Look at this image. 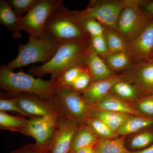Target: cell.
<instances>
[{
  "instance_id": "35",
  "label": "cell",
  "mask_w": 153,
  "mask_h": 153,
  "mask_svg": "<svg viewBox=\"0 0 153 153\" xmlns=\"http://www.w3.org/2000/svg\"><path fill=\"white\" fill-rule=\"evenodd\" d=\"M47 147L41 148L37 144L26 145L12 153H47Z\"/></svg>"
},
{
  "instance_id": "21",
  "label": "cell",
  "mask_w": 153,
  "mask_h": 153,
  "mask_svg": "<svg viewBox=\"0 0 153 153\" xmlns=\"http://www.w3.org/2000/svg\"><path fill=\"white\" fill-rule=\"evenodd\" d=\"M126 136L111 139L99 140L94 149L100 153H132L125 146Z\"/></svg>"
},
{
  "instance_id": "17",
  "label": "cell",
  "mask_w": 153,
  "mask_h": 153,
  "mask_svg": "<svg viewBox=\"0 0 153 153\" xmlns=\"http://www.w3.org/2000/svg\"><path fill=\"white\" fill-rule=\"evenodd\" d=\"M98 140L87 125H82L79 127L74 135L69 153H74L78 150L86 147L94 148Z\"/></svg>"
},
{
  "instance_id": "36",
  "label": "cell",
  "mask_w": 153,
  "mask_h": 153,
  "mask_svg": "<svg viewBox=\"0 0 153 153\" xmlns=\"http://www.w3.org/2000/svg\"><path fill=\"white\" fill-rule=\"evenodd\" d=\"M132 153H153V143L144 149L132 152Z\"/></svg>"
},
{
  "instance_id": "40",
  "label": "cell",
  "mask_w": 153,
  "mask_h": 153,
  "mask_svg": "<svg viewBox=\"0 0 153 153\" xmlns=\"http://www.w3.org/2000/svg\"><path fill=\"white\" fill-rule=\"evenodd\" d=\"M150 94H153V91L152 92H151V93Z\"/></svg>"
},
{
  "instance_id": "24",
  "label": "cell",
  "mask_w": 153,
  "mask_h": 153,
  "mask_svg": "<svg viewBox=\"0 0 153 153\" xmlns=\"http://www.w3.org/2000/svg\"><path fill=\"white\" fill-rule=\"evenodd\" d=\"M111 91L115 95L129 102L136 101L141 92L136 85L122 80L117 82Z\"/></svg>"
},
{
  "instance_id": "19",
  "label": "cell",
  "mask_w": 153,
  "mask_h": 153,
  "mask_svg": "<svg viewBox=\"0 0 153 153\" xmlns=\"http://www.w3.org/2000/svg\"><path fill=\"white\" fill-rule=\"evenodd\" d=\"M153 126V118L132 115L119 129L117 133L120 136H126Z\"/></svg>"
},
{
  "instance_id": "2",
  "label": "cell",
  "mask_w": 153,
  "mask_h": 153,
  "mask_svg": "<svg viewBox=\"0 0 153 153\" xmlns=\"http://www.w3.org/2000/svg\"><path fill=\"white\" fill-rule=\"evenodd\" d=\"M86 46V39L61 42L50 60L41 66L31 67L29 73L38 78L50 74L52 79H55L68 68L82 63L89 48Z\"/></svg>"
},
{
  "instance_id": "25",
  "label": "cell",
  "mask_w": 153,
  "mask_h": 153,
  "mask_svg": "<svg viewBox=\"0 0 153 153\" xmlns=\"http://www.w3.org/2000/svg\"><path fill=\"white\" fill-rule=\"evenodd\" d=\"M86 125L93 131L98 140L111 139L120 136L103 122L97 118L90 117L87 120Z\"/></svg>"
},
{
  "instance_id": "31",
  "label": "cell",
  "mask_w": 153,
  "mask_h": 153,
  "mask_svg": "<svg viewBox=\"0 0 153 153\" xmlns=\"http://www.w3.org/2000/svg\"><path fill=\"white\" fill-rule=\"evenodd\" d=\"M108 64L116 70L123 69L128 66L129 58L125 52L110 54L107 57Z\"/></svg>"
},
{
  "instance_id": "14",
  "label": "cell",
  "mask_w": 153,
  "mask_h": 153,
  "mask_svg": "<svg viewBox=\"0 0 153 153\" xmlns=\"http://www.w3.org/2000/svg\"><path fill=\"white\" fill-rule=\"evenodd\" d=\"M121 80L120 77L113 75L106 79L94 81L82 93V97L88 104L91 105L109 94L114 85Z\"/></svg>"
},
{
  "instance_id": "1",
  "label": "cell",
  "mask_w": 153,
  "mask_h": 153,
  "mask_svg": "<svg viewBox=\"0 0 153 153\" xmlns=\"http://www.w3.org/2000/svg\"><path fill=\"white\" fill-rule=\"evenodd\" d=\"M0 87L15 95L30 94L47 101L54 99L57 89L54 79L45 80L23 71L15 72L6 66L0 68Z\"/></svg>"
},
{
  "instance_id": "13",
  "label": "cell",
  "mask_w": 153,
  "mask_h": 153,
  "mask_svg": "<svg viewBox=\"0 0 153 153\" xmlns=\"http://www.w3.org/2000/svg\"><path fill=\"white\" fill-rule=\"evenodd\" d=\"M131 51L137 58L149 57L153 52V21L146 25L132 40Z\"/></svg>"
},
{
  "instance_id": "7",
  "label": "cell",
  "mask_w": 153,
  "mask_h": 153,
  "mask_svg": "<svg viewBox=\"0 0 153 153\" xmlns=\"http://www.w3.org/2000/svg\"><path fill=\"white\" fill-rule=\"evenodd\" d=\"M59 111L56 108L45 116L30 119L25 134L33 138L39 146L47 147L59 125Z\"/></svg>"
},
{
  "instance_id": "3",
  "label": "cell",
  "mask_w": 153,
  "mask_h": 153,
  "mask_svg": "<svg viewBox=\"0 0 153 153\" xmlns=\"http://www.w3.org/2000/svg\"><path fill=\"white\" fill-rule=\"evenodd\" d=\"M60 42L47 32L37 36L29 35L28 43L18 47L16 57L6 66L13 71L33 63H47L55 54Z\"/></svg>"
},
{
  "instance_id": "12",
  "label": "cell",
  "mask_w": 153,
  "mask_h": 153,
  "mask_svg": "<svg viewBox=\"0 0 153 153\" xmlns=\"http://www.w3.org/2000/svg\"><path fill=\"white\" fill-rule=\"evenodd\" d=\"M90 106L93 109L121 113L131 115L143 116L137 111L131 103L110 93Z\"/></svg>"
},
{
  "instance_id": "9",
  "label": "cell",
  "mask_w": 153,
  "mask_h": 153,
  "mask_svg": "<svg viewBox=\"0 0 153 153\" xmlns=\"http://www.w3.org/2000/svg\"><path fill=\"white\" fill-rule=\"evenodd\" d=\"M127 4V3L122 2L91 4L86 10L79 13L84 16L94 19L111 30H117L120 16Z\"/></svg>"
},
{
  "instance_id": "34",
  "label": "cell",
  "mask_w": 153,
  "mask_h": 153,
  "mask_svg": "<svg viewBox=\"0 0 153 153\" xmlns=\"http://www.w3.org/2000/svg\"><path fill=\"white\" fill-rule=\"evenodd\" d=\"M0 111L3 112L12 111L25 116V113L20 109L14 98H1L0 100Z\"/></svg>"
},
{
  "instance_id": "10",
  "label": "cell",
  "mask_w": 153,
  "mask_h": 153,
  "mask_svg": "<svg viewBox=\"0 0 153 153\" xmlns=\"http://www.w3.org/2000/svg\"><path fill=\"white\" fill-rule=\"evenodd\" d=\"M79 124L67 118L58 125L49 143L51 153H68L74 135L79 127Z\"/></svg>"
},
{
  "instance_id": "18",
  "label": "cell",
  "mask_w": 153,
  "mask_h": 153,
  "mask_svg": "<svg viewBox=\"0 0 153 153\" xmlns=\"http://www.w3.org/2000/svg\"><path fill=\"white\" fill-rule=\"evenodd\" d=\"M131 115L91 108L90 117L97 118L117 132Z\"/></svg>"
},
{
  "instance_id": "28",
  "label": "cell",
  "mask_w": 153,
  "mask_h": 153,
  "mask_svg": "<svg viewBox=\"0 0 153 153\" xmlns=\"http://www.w3.org/2000/svg\"><path fill=\"white\" fill-rule=\"evenodd\" d=\"M105 36L110 54L125 52L126 45L121 36L112 30L107 31Z\"/></svg>"
},
{
  "instance_id": "8",
  "label": "cell",
  "mask_w": 153,
  "mask_h": 153,
  "mask_svg": "<svg viewBox=\"0 0 153 153\" xmlns=\"http://www.w3.org/2000/svg\"><path fill=\"white\" fill-rule=\"evenodd\" d=\"M146 19L137 4L128 2L119 19L117 30L122 38L133 40L146 26Z\"/></svg>"
},
{
  "instance_id": "33",
  "label": "cell",
  "mask_w": 153,
  "mask_h": 153,
  "mask_svg": "<svg viewBox=\"0 0 153 153\" xmlns=\"http://www.w3.org/2000/svg\"><path fill=\"white\" fill-rule=\"evenodd\" d=\"M37 0H10L9 4L18 16L22 18L29 12Z\"/></svg>"
},
{
  "instance_id": "16",
  "label": "cell",
  "mask_w": 153,
  "mask_h": 153,
  "mask_svg": "<svg viewBox=\"0 0 153 153\" xmlns=\"http://www.w3.org/2000/svg\"><path fill=\"white\" fill-rule=\"evenodd\" d=\"M19 19L7 1H0V23L7 27L14 38L22 36Z\"/></svg>"
},
{
  "instance_id": "32",
  "label": "cell",
  "mask_w": 153,
  "mask_h": 153,
  "mask_svg": "<svg viewBox=\"0 0 153 153\" xmlns=\"http://www.w3.org/2000/svg\"><path fill=\"white\" fill-rule=\"evenodd\" d=\"M90 48L99 55L108 56L109 50L105 36H103L90 37Z\"/></svg>"
},
{
  "instance_id": "27",
  "label": "cell",
  "mask_w": 153,
  "mask_h": 153,
  "mask_svg": "<svg viewBox=\"0 0 153 153\" xmlns=\"http://www.w3.org/2000/svg\"><path fill=\"white\" fill-rule=\"evenodd\" d=\"M75 16L82 30L90 37L103 36L104 29L101 24L94 20L82 16L79 12H74Z\"/></svg>"
},
{
  "instance_id": "22",
  "label": "cell",
  "mask_w": 153,
  "mask_h": 153,
  "mask_svg": "<svg viewBox=\"0 0 153 153\" xmlns=\"http://www.w3.org/2000/svg\"><path fill=\"white\" fill-rule=\"evenodd\" d=\"M30 120L9 114L0 111V128L1 129L20 132L25 134Z\"/></svg>"
},
{
  "instance_id": "5",
  "label": "cell",
  "mask_w": 153,
  "mask_h": 153,
  "mask_svg": "<svg viewBox=\"0 0 153 153\" xmlns=\"http://www.w3.org/2000/svg\"><path fill=\"white\" fill-rule=\"evenodd\" d=\"M54 100L67 118L79 125L86 124L90 117L91 107L79 94L71 88H57Z\"/></svg>"
},
{
  "instance_id": "23",
  "label": "cell",
  "mask_w": 153,
  "mask_h": 153,
  "mask_svg": "<svg viewBox=\"0 0 153 153\" xmlns=\"http://www.w3.org/2000/svg\"><path fill=\"white\" fill-rule=\"evenodd\" d=\"M85 68L82 63H80L71 66L63 71L56 79H53L55 81L56 89L71 88L77 77Z\"/></svg>"
},
{
  "instance_id": "11",
  "label": "cell",
  "mask_w": 153,
  "mask_h": 153,
  "mask_svg": "<svg viewBox=\"0 0 153 153\" xmlns=\"http://www.w3.org/2000/svg\"><path fill=\"white\" fill-rule=\"evenodd\" d=\"M20 109L26 116L32 118L45 116L54 111L56 108L50 101L33 96L16 94L14 97Z\"/></svg>"
},
{
  "instance_id": "15",
  "label": "cell",
  "mask_w": 153,
  "mask_h": 153,
  "mask_svg": "<svg viewBox=\"0 0 153 153\" xmlns=\"http://www.w3.org/2000/svg\"><path fill=\"white\" fill-rule=\"evenodd\" d=\"M83 62L90 72L93 82L113 76L109 67L99 55L91 49L90 47L85 53Z\"/></svg>"
},
{
  "instance_id": "6",
  "label": "cell",
  "mask_w": 153,
  "mask_h": 153,
  "mask_svg": "<svg viewBox=\"0 0 153 153\" xmlns=\"http://www.w3.org/2000/svg\"><path fill=\"white\" fill-rule=\"evenodd\" d=\"M62 4L63 1L61 0H37L29 12L20 18L22 30L33 36L44 33L47 20Z\"/></svg>"
},
{
  "instance_id": "20",
  "label": "cell",
  "mask_w": 153,
  "mask_h": 153,
  "mask_svg": "<svg viewBox=\"0 0 153 153\" xmlns=\"http://www.w3.org/2000/svg\"><path fill=\"white\" fill-rule=\"evenodd\" d=\"M134 81L141 91L150 94L153 91V62L140 67L134 76Z\"/></svg>"
},
{
  "instance_id": "39",
  "label": "cell",
  "mask_w": 153,
  "mask_h": 153,
  "mask_svg": "<svg viewBox=\"0 0 153 153\" xmlns=\"http://www.w3.org/2000/svg\"><path fill=\"white\" fill-rule=\"evenodd\" d=\"M94 153H100L99 152H97V151L95 150L94 149Z\"/></svg>"
},
{
  "instance_id": "38",
  "label": "cell",
  "mask_w": 153,
  "mask_h": 153,
  "mask_svg": "<svg viewBox=\"0 0 153 153\" xmlns=\"http://www.w3.org/2000/svg\"><path fill=\"white\" fill-rule=\"evenodd\" d=\"M146 10L149 14L153 16V1L147 4L146 6Z\"/></svg>"
},
{
  "instance_id": "29",
  "label": "cell",
  "mask_w": 153,
  "mask_h": 153,
  "mask_svg": "<svg viewBox=\"0 0 153 153\" xmlns=\"http://www.w3.org/2000/svg\"><path fill=\"white\" fill-rule=\"evenodd\" d=\"M132 105L143 115L153 118V94H149L139 98Z\"/></svg>"
},
{
  "instance_id": "26",
  "label": "cell",
  "mask_w": 153,
  "mask_h": 153,
  "mask_svg": "<svg viewBox=\"0 0 153 153\" xmlns=\"http://www.w3.org/2000/svg\"><path fill=\"white\" fill-rule=\"evenodd\" d=\"M153 143V126L137 133L128 140L129 147L134 150H142Z\"/></svg>"
},
{
  "instance_id": "37",
  "label": "cell",
  "mask_w": 153,
  "mask_h": 153,
  "mask_svg": "<svg viewBox=\"0 0 153 153\" xmlns=\"http://www.w3.org/2000/svg\"><path fill=\"white\" fill-rule=\"evenodd\" d=\"M74 153H94V148L91 147H86L78 150Z\"/></svg>"
},
{
  "instance_id": "4",
  "label": "cell",
  "mask_w": 153,
  "mask_h": 153,
  "mask_svg": "<svg viewBox=\"0 0 153 153\" xmlns=\"http://www.w3.org/2000/svg\"><path fill=\"white\" fill-rule=\"evenodd\" d=\"M45 31L60 43L85 40L88 35L79 25L74 12L68 10L63 4L49 17L45 25Z\"/></svg>"
},
{
  "instance_id": "30",
  "label": "cell",
  "mask_w": 153,
  "mask_h": 153,
  "mask_svg": "<svg viewBox=\"0 0 153 153\" xmlns=\"http://www.w3.org/2000/svg\"><path fill=\"white\" fill-rule=\"evenodd\" d=\"M93 82L92 76L87 68L79 74L71 88L78 93H83L87 90Z\"/></svg>"
}]
</instances>
